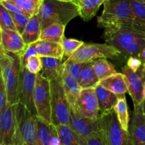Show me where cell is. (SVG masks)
<instances>
[{"label": "cell", "instance_id": "49", "mask_svg": "<svg viewBox=\"0 0 145 145\" xmlns=\"http://www.w3.org/2000/svg\"><path fill=\"white\" fill-rule=\"evenodd\" d=\"M79 1V0H74V1Z\"/></svg>", "mask_w": 145, "mask_h": 145}, {"label": "cell", "instance_id": "3", "mask_svg": "<svg viewBox=\"0 0 145 145\" xmlns=\"http://www.w3.org/2000/svg\"><path fill=\"white\" fill-rule=\"evenodd\" d=\"M38 14L42 30L55 24L66 26L71 20L79 16V8L74 1L43 0Z\"/></svg>", "mask_w": 145, "mask_h": 145}, {"label": "cell", "instance_id": "42", "mask_svg": "<svg viewBox=\"0 0 145 145\" xmlns=\"http://www.w3.org/2000/svg\"><path fill=\"white\" fill-rule=\"evenodd\" d=\"M139 58L141 59V61L142 62V64H144L145 65V47L144 48V49L142 50V51L141 52V53H140Z\"/></svg>", "mask_w": 145, "mask_h": 145}, {"label": "cell", "instance_id": "11", "mask_svg": "<svg viewBox=\"0 0 145 145\" xmlns=\"http://www.w3.org/2000/svg\"><path fill=\"white\" fill-rule=\"evenodd\" d=\"M122 74L125 76L134 106L141 104L145 99V65L142 64L137 72L125 66L122 68Z\"/></svg>", "mask_w": 145, "mask_h": 145}, {"label": "cell", "instance_id": "7", "mask_svg": "<svg viewBox=\"0 0 145 145\" xmlns=\"http://www.w3.org/2000/svg\"><path fill=\"white\" fill-rule=\"evenodd\" d=\"M101 135L106 145H134L129 131L123 130L114 110L101 114Z\"/></svg>", "mask_w": 145, "mask_h": 145}, {"label": "cell", "instance_id": "36", "mask_svg": "<svg viewBox=\"0 0 145 145\" xmlns=\"http://www.w3.org/2000/svg\"><path fill=\"white\" fill-rule=\"evenodd\" d=\"M25 68L27 70L31 73L34 74H38L40 73V71H42V65L41 62V58L38 55L33 56L28 59V62L26 64Z\"/></svg>", "mask_w": 145, "mask_h": 145}, {"label": "cell", "instance_id": "28", "mask_svg": "<svg viewBox=\"0 0 145 145\" xmlns=\"http://www.w3.org/2000/svg\"><path fill=\"white\" fill-rule=\"evenodd\" d=\"M65 25L60 24H52L42 30L40 37V40L48 41V42H58L61 43L62 39L65 37Z\"/></svg>", "mask_w": 145, "mask_h": 145}, {"label": "cell", "instance_id": "5", "mask_svg": "<svg viewBox=\"0 0 145 145\" xmlns=\"http://www.w3.org/2000/svg\"><path fill=\"white\" fill-rule=\"evenodd\" d=\"M14 145H36V116L20 103L16 105Z\"/></svg>", "mask_w": 145, "mask_h": 145}, {"label": "cell", "instance_id": "51", "mask_svg": "<svg viewBox=\"0 0 145 145\" xmlns=\"http://www.w3.org/2000/svg\"><path fill=\"white\" fill-rule=\"evenodd\" d=\"M0 145H1V144H0Z\"/></svg>", "mask_w": 145, "mask_h": 145}, {"label": "cell", "instance_id": "10", "mask_svg": "<svg viewBox=\"0 0 145 145\" xmlns=\"http://www.w3.org/2000/svg\"><path fill=\"white\" fill-rule=\"evenodd\" d=\"M79 139L82 145L86 144V140L89 137L101 133L100 118L90 119L78 115L74 109L70 108V121L69 125Z\"/></svg>", "mask_w": 145, "mask_h": 145}, {"label": "cell", "instance_id": "18", "mask_svg": "<svg viewBox=\"0 0 145 145\" xmlns=\"http://www.w3.org/2000/svg\"><path fill=\"white\" fill-rule=\"evenodd\" d=\"M42 65L41 74L49 81L62 77L65 71L63 59L52 57H40Z\"/></svg>", "mask_w": 145, "mask_h": 145}, {"label": "cell", "instance_id": "2", "mask_svg": "<svg viewBox=\"0 0 145 145\" xmlns=\"http://www.w3.org/2000/svg\"><path fill=\"white\" fill-rule=\"evenodd\" d=\"M103 13L98 17V25L104 30L132 28L131 0H105Z\"/></svg>", "mask_w": 145, "mask_h": 145}, {"label": "cell", "instance_id": "43", "mask_svg": "<svg viewBox=\"0 0 145 145\" xmlns=\"http://www.w3.org/2000/svg\"><path fill=\"white\" fill-rule=\"evenodd\" d=\"M4 52L2 50H0V76L1 75V60L2 59L3 56H4Z\"/></svg>", "mask_w": 145, "mask_h": 145}, {"label": "cell", "instance_id": "19", "mask_svg": "<svg viewBox=\"0 0 145 145\" xmlns=\"http://www.w3.org/2000/svg\"><path fill=\"white\" fill-rule=\"evenodd\" d=\"M57 133L55 125L36 116V145H50Z\"/></svg>", "mask_w": 145, "mask_h": 145}, {"label": "cell", "instance_id": "32", "mask_svg": "<svg viewBox=\"0 0 145 145\" xmlns=\"http://www.w3.org/2000/svg\"><path fill=\"white\" fill-rule=\"evenodd\" d=\"M84 43V42L83 41L72 39V38H67L64 37L60 43L62 47V49H63L64 57L66 58V59L69 58L80 47H82Z\"/></svg>", "mask_w": 145, "mask_h": 145}, {"label": "cell", "instance_id": "30", "mask_svg": "<svg viewBox=\"0 0 145 145\" xmlns=\"http://www.w3.org/2000/svg\"><path fill=\"white\" fill-rule=\"evenodd\" d=\"M55 127L62 145H82L76 135L69 126L59 125Z\"/></svg>", "mask_w": 145, "mask_h": 145}, {"label": "cell", "instance_id": "45", "mask_svg": "<svg viewBox=\"0 0 145 145\" xmlns=\"http://www.w3.org/2000/svg\"><path fill=\"white\" fill-rule=\"evenodd\" d=\"M142 104L143 113H144V116H145V99H144V101H143V102H142Z\"/></svg>", "mask_w": 145, "mask_h": 145}, {"label": "cell", "instance_id": "21", "mask_svg": "<svg viewBox=\"0 0 145 145\" xmlns=\"http://www.w3.org/2000/svg\"><path fill=\"white\" fill-rule=\"evenodd\" d=\"M99 84L117 96L125 94L128 92L125 76L122 73H116L100 81Z\"/></svg>", "mask_w": 145, "mask_h": 145}, {"label": "cell", "instance_id": "16", "mask_svg": "<svg viewBox=\"0 0 145 145\" xmlns=\"http://www.w3.org/2000/svg\"><path fill=\"white\" fill-rule=\"evenodd\" d=\"M26 45L22 36L15 30H2V50L4 52L17 54L20 56Z\"/></svg>", "mask_w": 145, "mask_h": 145}, {"label": "cell", "instance_id": "4", "mask_svg": "<svg viewBox=\"0 0 145 145\" xmlns=\"http://www.w3.org/2000/svg\"><path fill=\"white\" fill-rule=\"evenodd\" d=\"M1 76L6 88L7 101L11 105L18 103L20 81L22 67L21 56L4 52L1 60Z\"/></svg>", "mask_w": 145, "mask_h": 145}, {"label": "cell", "instance_id": "13", "mask_svg": "<svg viewBox=\"0 0 145 145\" xmlns=\"http://www.w3.org/2000/svg\"><path fill=\"white\" fill-rule=\"evenodd\" d=\"M16 105L7 103L0 114V144L1 145H14L16 133Z\"/></svg>", "mask_w": 145, "mask_h": 145}, {"label": "cell", "instance_id": "48", "mask_svg": "<svg viewBox=\"0 0 145 145\" xmlns=\"http://www.w3.org/2000/svg\"><path fill=\"white\" fill-rule=\"evenodd\" d=\"M139 145H145V143H143V144H139Z\"/></svg>", "mask_w": 145, "mask_h": 145}, {"label": "cell", "instance_id": "8", "mask_svg": "<svg viewBox=\"0 0 145 145\" xmlns=\"http://www.w3.org/2000/svg\"><path fill=\"white\" fill-rule=\"evenodd\" d=\"M121 56L118 50L106 44L84 43L66 60L86 63L98 59H115Z\"/></svg>", "mask_w": 145, "mask_h": 145}, {"label": "cell", "instance_id": "1", "mask_svg": "<svg viewBox=\"0 0 145 145\" xmlns=\"http://www.w3.org/2000/svg\"><path fill=\"white\" fill-rule=\"evenodd\" d=\"M104 38L108 45L118 50L126 59L130 57H139L145 47L144 33L132 28L106 29Z\"/></svg>", "mask_w": 145, "mask_h": 145}, {"label": "cell", "instance_id": "39", "mask_svg": "<svg viewBox=\"0 0 145 145\" xmlns=\"http://www.w3.org/2000/svg\"><path fill=\"white\" fill-rule=\"evenodd\" d=\"M142 65V62L139 57H130L127 59V65L126 66L135 72H137L141 67Z\"/></svg>", "mask_w": 145, "mask_h": 145}, {"label": "cell", "instance_id": "25", "mask_svg": "<svg viewBox=\"0 0 145 145\" xmlns=\"http://www.w3.org/2000/svg\"><path fill=\"white\" fill-rule=\"evenodd\" d=\"M105 0H79L74 1L79 8V16L84 21H89L95 16Z\"/></svg>", "mask_w": 145, "mask_h": 145}, {"label": "cell", "instance_id": "27", "mask_svg": "<svg viewBox=\"0 0 145 145\" xmlns=\"http://www.w3.org/2000/svg\"><path fill=\"white\" fill-rule=\"evenodd\" d=\"M118 96V101L115 106L113 110L116 113L117 118L123 130L129 131L130 126V115L128 107L126 101L125 95H119Z\"/></svg>", "mask_w": 145, "mask_h": 145}, {"label": "cell", "instance_id": "22", "mask_svg": "<svg viewBox=\"0 0 145 145\" xmlns=\"http://www.w3.org/2000/svg\"><path fill=\"white\" fill-rule=\"evenodd\" d=\"M35 44L37 55L40 57H52L63 59L64 52L60 43L39 40Z\"/></svg>", "mask_w": 145, "mask_h": 145}, {"label": "cell", "instance_id": "26", "mask_svg": "<svg viewBox=\"0 0 145 145\" xmlns=\"http://www.w3.org/2000/svg\"><path fill=\"white\" fill-rule=\"evenodd\" d=\"M133 9L132 29L145 33V3L139 0H131Z\"/></svg>", "mask_w": 145, "mask_h": 145}, {"label": "cell", "instance_id": "37", "mask_svg": "<svg viewBox=\"0 0 145 145\" xmlns=\"http://www.w3.org/2000/svg\"><path fill=\"white\" fill-rule=\"evenodd\" d=\"M36 42L35 43L31 44V45H26L25 50H24L23 53L21 55V63L22 68L25 67L26 64L28 62V59L33 56H35L37 55L36 50H35V45Z\"/></svg>", "mask_w": 145, "mask_h": 145}, {"label": "cell", "instance_id": "24", "mask_svg": "<svg viewBox=\"0 0 145 145\" xmlns=\"http://www.w3.org/2000/svg\"><path fill=\"white\" fill-rule=\"evenodd\" d=\"M93 61L84 63L79 74L78 83L82 89L95 88L100 82L93 67Z\"/></svg>", "mask_w": 145, "mask_h": 145}, {"label": "cell", "instance_id": "44", "mask_svg": "<svg viewBox=\"0 0 145 145\" xmlns=\"http://www.w3.org/2000/svg\"><path fill=\"white\" fill-rule=\"evenodd\" d=\"M0 50H2V29L1 27H0Z\"/></svg>", "mask_w": 145, "mask_h": 145}, {"label": "cell", "instance_id": "40", "mask_svg": "<svg viewBox=\"0 0 145 145\" xmlns=\"http://www.w3.org/2000/svg\"><path fill=\"white\" fill-rule=\"evenodd\" d=\"M1 4L9 11V12L16 13V14H22L26 15L19 7H17V6L14 3H13L11 0H4V1H1Z\"/></svg>", "mask_w": 145, "mask_h": 145}, {"label": "cell", "instance_id": "15", "mask_svg": "<svg viewBox=\"0 0 145 145\" xmlns=\"http://www.w3.org/2000/svg\"><path fill=\"white\" fill-rule=\"evenodd\" d=\"M142 103L135 106L129 126V132L134 145L145 143V116L143 113Z\"/></svg>", "mask_w": 145, "mask_h": 145}, {"label": "cell", "instance_id": "47", "mask_svg": "<svg viewBox=\"0 0 145 145\" xmlns=\"http://www.w3.org/2000/svg\"><path fill=\"white\" fill-rule=\"evenodd\" d=\"M139 1H142V2L145 3V0H139Z\"/></svg>", "mask_w": 145, "mask_h": 145}, {"label": "cell", "instance_id": "41", "mask_svg": "<svg viewBox=\"0 0 145 145\" xmlns=\"http://www.w3.org/2000/svg\"><path fill=\"white\" fill-rule=\"evenodd\" d=\"M50 145H62L57 133L53 136V137L51 140L50 143Z\"/></svg>", "mask_w": 145, "mask_h": 145}, {"label": "cell", "instance_id": "29", "mask_svg": "<svg viewBox=\"0 0 145 145\" xmlns=\"http://www.w3.org/2000/svg\"><path fill=\"white\" fill-rule=\"evenodd\" d=\"M93 67L100 81L118 73L113 64L104 58L93 61Z\"/></svg>", "mask_w": 145, "mask_h": 145}, {"label": "cell", "instance_id": "6", "mask_svg": "<svg viewBox=\"0 0 145 145\" xmlns=\"http://www.w3.org/2000/svg\"><path fill=\"white\" fill-rule=\"evenodd\" d=\"M51 93V123L69 125L70 106L62 85V77L50 81Z\"/></svg>", "mask_w": 145, "mask_h": 145}, {"label": "cell", "instance_id": "9", "mask_svg": "<svg viewBox=\"0 0 145 145\" xmlns=\"http://www.w3.org/2000/svg\"><path fill=\"white\" fill-rule=\"evenodd\" d=\"M37 116L51 123V93L50 81L41 73L37 74L34 90Z\"/></svg>", "mask_w": 145, "mask_h": 145}, {"label": "cell", "instance_id": "35", "mask_svg": "<svg viewBox=\"0 0 145 145\" xmlns=\"http://www.w3.org/2000/svg\"><path fill=\"white\" fill-rule=\"evenodd\" d=\"M83 65L84 63H80V62H72L69 60L64 61L65 72H67L70 76H72L77 81L79 79V74H80Z\"/></svg>", "mask_w": 145, "mask_h": 145}, {"label": "cell", "instance_id": "31", "mask_svg": "<svg viewBox=\"0 0 145 145\" xmlns=\"http://www.w3.org/2000/svg\"><path fill=\"white\" fill-rule=\"evenodd\" d=\"M28 17L38 14L43 0H11Z\"/></svg>", "mask_w": 145, "mask_h": 145}, {"label": "cell", "instance_id": "17", "mask_svg": "<svg viewBox=\"0 0 145 145\" xmlns=\"http://www.w3.org/2000/svg\"><path fill=\"white\" fill-rule=\"evenodd\" d=\"M95 92L97 98L99 111L101 114L113 110L118 99L117 95L104 89L99 84L95 87Z\"/></svg>", "mask_w": 145, "mask_h": 145}, {"label": "cell", "instance_id": "46", "mask_svg": "<svg viewBox=\"0 0 145 145\" xmlns=\"http://www.w3.org/2000/svg\"><path fill=\"white\" fill-rule=\"evenodd\" d=\"M59 1H74V0H59Z\"/></svg>", "mask_w": 145, "mask_h": 145}, {"label": "cell", "instance_id": "33", "mask_svg": "<svg viewBox=\"0 0 145 145\" xmlns=\"http://www.w3.org/2000/svg\"><path fill=\"white\" fill-rule=\"evenodd\" d=\"M0 27L2 30H15L11 13L0 2Z\"/></svg>", "mask_w": 145, "mask_h": 145}, {"label": "cell", "instance_id": "20", "mask_svg": "<svg viewBox=\"0 0 145 145\" xmlns=\"http://www.w3.org/2000/svg\"><path fill=\"white\" fill-rule=\"evenodd\" d=\"M62 82L69 106L70 108H74L81 91L82 90V88L79 86L78 81L70 76L65 70L62 75Z\"/></svg>", "mask_w": 145, "mask_h": 145}, {"label": "cell", "instance_id": "38", "mask_svg": "<svg viewBox=\"0 0 145 145\" xmlns=\"http://www.w3.org/2000/svg\"><path fill=\"white\" fill-rule=\"evenodd\" d=\"M7 91H6V88L4 86V82H3L2 76H0V114L1 111L4 110L5 106H7Z\"/></svg>", "mask_w": 145, "mask_h": 145}, {"label": "cell", "instance_id": "34", "mask_svg": "<svg viewBox=\"0 0 145 145\" xmlns=\"http://www.w3.org/2000/svg\"><path fill=\"white\" fill-rule=\"evenodd\" d=\"M11 13V17H12L13 21H14V26H15L16 31L20 34L22 35L28 24L29 21L30 17L27 16L25 14H16V13Z\"/></svg>", "mask_w": 145, "mask_h": 145}, {"label": "cell", "instance_id": "23", "mask_svg": "<svg viewBox=\"0 0 145 145\" xmlns=\"http://www.w3.org/2000/svg\"><path fill=\"white\" fill-rule=\"evenodd\" d=\"M42 27L38 14L32 16L21 35L25 45H31L40 40Z\"/></svg>", "mask_w": 145, "mask_h": 145}, {"label": "cell", "instance_id": "12", "mask_svg": "<svg viewBox=\"0 0 145 145\" xmlns=\"http://www.w3.org/2000/svg\"><path fill=\"white\" fill-rule=\"evenodd\" d=\"M72 108L82 117L90 119L98 118L99 108L95 88L82 89L74 108Z\"/></svg>", "mask_w": 145, "mask_h": 145}, {"label": "cell", "instance_id": "50", "mask_svg": "<svg viewBox=\"0 0 145 145\" xmlns=\"http://www.w3.org/2000/svg\"><path fill=\"white\" fill-rule=\"evenodd\" d=\"M2 1H4V0H0V2H1Z\"/></svg>", "mask_w": 145, "mask_h": 145}, {"label": "cell", "instance_id": "14", "mask_svg": "<svg viewBox=\"0 0 145 145\" xmlns=\"http://www.w3.org/2000/svg\"><path fill=\"white\" fill-rule=\"evenodd\" d=\"M36 76V74L29 72L25 67L22 68L18 95V103L25 106L35 116L37 113L34 104V90Z\"/></svg>", "mask_w": 145, "mask_h": 145}]
</instances>
